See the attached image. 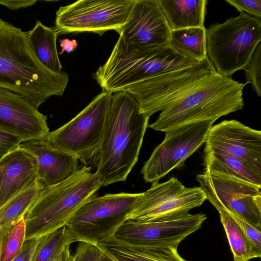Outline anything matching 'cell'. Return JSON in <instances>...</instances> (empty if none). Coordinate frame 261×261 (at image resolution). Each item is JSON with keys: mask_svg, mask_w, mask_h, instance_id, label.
Returning a JSON list of instances; mask_svg holds the SVG:
<instances>
[{"mask_svg": "<svg viewBox=\"0 0 261 261\" xmlns=\"http://www.w3.org/2000/svg\"><path fill=\"white\" fill-rule=\"evenodd\" d=\"M45 139L25 141L19 145L36 158L38 178L44 187L67 179L79 170L75 155L50 146Z\"/></svg>", "mask_w": 261, "mask_h": 261, "instance_id": "e0dca14e", "label": "cell"}, {"mask_svg": "<svg viewBox=\"0 0 261 261\" xmlns=\"http://www.w3.org/2000/svg\"><path fill=\"white\" fill-rule=\"evenodd\" d=\"M112 94L102 90L70 121L49 132L46 143L72 153L85 166L95 165Z\"/></svg>", "mask_w": 261, "mask_h": 261, "instance_id": "52a82bcc", "label": "cell"}, {"mask_svg": "<svg viewBox=\"0 0 261 261\" xmlns=\"http://www.w3.org/2000/svg\"><path fill=\"white\" fill-rule=\"evenodd\" d=\"M91 167L84 166L72 176L43 188L25 214V240L39 238L65 226L101 187Z\"/></svg>", "mask_w": 261, "mask_h": 261, "instance_id": "5b68a950", "label": "cell"}, {"mask_svg": "<svg viewBox=\"0 0 261 261\" xmlns=\"http://www.w3.org/2000/svg\"><path fill=\"white\" fill-rule=\"evenodd\" d=\"M206 54L221 75L244 70L261 41V19L243 12L206 31Z\"/></svg>", "mask_w": 261, "mask_h": 261, "instance_id": "8992f818", "label": "cell"}, {"mask_svg": "<svg viewBox=\"0 0 261 261\" xmlns=\"http://www.w3.org/2000/svg\"><path fill=\"white\" fill-rule=\"evenodd\" d=\"M171 31L204 27L206 0H157Z\"/></svg>", "mask_w": 261, "mask_h": 261, "instance_id": "ffe728a7", "label": "cell"}, {"mask_svg": "<svg viewBox=\"0 0 261 261\" xmlns=\"http://www.w3.org/2000/svg\"><path fill=\"white\" fill-rule=\"evenodd\" d=\"M39 181L35 156L20 146L0 160V207Z\"/></svg>", "mask_w": 261, "mask_h": 261, "instance_id": "ac0fdd59", "label": "cell"}, {"mask_svg": "<svg viewBox=\"0 0 261 261\" xmlns=\"http://www.w3.org/2000/svg\"><path fill=\"white\" fill-rule=\"evenodd\" d=\"M239 11L248 13L251 16L261 18V0H225Z\"/></svg>", "mask_w": 261, "mask_h": 261, "instance_id": "f546056e", "label": "cell"}, {"mask_svg": "<svg viewBox=\"0 0 261 261\" xmlns=\"http://www.w3.org/2000/svg\"><path fill=\"white\" fill-rule=\"evenodd\" d=\"M135 0H80L61 6L56 13L59 34L91 32L101 36L117 32L125 23Z\"/></svg>", "mask_w": 261, "mask_h": 261, "instance_id": "30bf717a", "label": "cell"}, {"mask_svg": "<svg viewBox=\"0 0 261 261\" xmlns=\"http://www.w3.org/2000/svg\"><path fill=\"white\" fill-rule=\"evenodd\" d=\"M206 219L204 214L189 213L167 220L147 222L126 220L114 236L137 245L178 246L186 237L199 229Z\"/></svg>", "mask_w": 261, "mask_h": 261, "instance_id": "4fadbf2b", "label": "cell"}, {"mask_svg": "<svg viewBox=\"0 0 261 261\" xmlns=\"http://www.w3.org/2000/svg\"><path fill=\"white\" fill-rule=\"evenodd\" d=\"M214 122H198L166 132L164 140L141 170L145 182L159 181L171 171L182 167L186 160L205 142Z\"/></svg>", "mask_w": 261, "mask_h": 261, "instance_id": "7c38bea8", "label": "cell"}, {"mask_svg": "<svg viewBox=\"0 0 261 261\" xmlns=\"http://www.w3.org/2000/svg\"><path fill=\"white\" fill-rule=\"evenodd\" d=\"M36 1H11L0 0V5L5 6L10 9H19L26 8L34 5Z\"/></svg>", "mask_w": 261, "mask_h": 261, "instance_id": "d6a6232c", "label": "cell"}, {"mask_svg": "<svg viewBox=\"0 0 261 261\" xmlns=\"http://www.w3.org/2000/svg\"><path fill=\"white\" fill-rule=\"evenodd\" d=\"M97 245L116 261H187L178 254L176 245H137L114 236Z\"/></svg>", "mask_w": 261, "mask_h": 261, "instance_id": "d6986e66", "label": "cell"}, {"mask_svg": "<svg viewBox=\"0 0 261 261\" xmlns=\"http://www.w3.org/2000/svg\"><path fill=\"white\" fill-rule=\"evenodd\" d=\"M205 171L229 175L261 186V174L241 160L217 153H204Z\"/></svg>", "mask_w": 261, "mask_h": 261, "instance_id": "603a6c76", "label": "cell"}, {"mask_svg": "<svg viewBox=\"0 0 261 261\" xmlns=\"http://www.w3.org/2000/svg\"><path fill=\"white\" fill-rule=\"evenodd\" d=\"M38 239L25 240L21 251L11 261H31Z\"/></svg>", "mask_w": 261, "mask_h": 261, "instance_id": "1f68e13d", "label": "cell"}, {"mask_svg": "<svg viewBox=\"0 0 261 261\" xmlns=\"http://www.w3.org/2000/svg\"><path fill=\"white\" fill-rule=\"evenodd\" d=\"M206 31L205 27L171 31L170 45L183 55L200 62L207 57Z\"/></svg>", "mask_w": 261, "mask_h": 261, "instance_id": "cb8c5ba5", "label": "cell"}, {"mask_svg": "<svg viewBox=\"0 0 261 261\" xmlns=\"http://www.w3.org/2000/svg\"><path fill=\"white\" fill-rule=\"evenodd\" d=\"M141 193L96 195L75 213L66 226L76 242L98 244L115 235Z\"/></svg>", "mask_w": 261, "mask_h": 261, "instance_id": "ba28073f", "label": "cell"}, {"mask_svg": "<svg viewBox=\"0 0 261 261\" xmlns=\"http://www.w3.org/2000/svg\"><path fill=\"white\" fill-rule=\"evenodd\" d=\"M246 84H251L257 95L261 96V43L258 44L248 63L244 68Z\"/></svg>", "mask_w": 261, "mask_h": 261, "instance_id": "83f0119b", "label": "cell"}, {"mask_svg": "<svg viewBox=\"0 0 261 261\" xmlns=\"http://www.w3.org/2000/svg\"><path fill=\"white\" fill-rule=\"evenodd\" d=\"M204 153H217L237 158L261 174V132L235 120L212 125Z\"/></svg>", "mask_w": 261, "mask_h": 261, "instance_id": "5bb4252c", "label": "cell"}, {"mask_svg": "<svg viewBox=\"0 0 261 261\" xmlns=\"http://www.w3.org/2000/svg\"><path fill=\"white\" fill-rule=\"evenodd\" d=\"M44 187L39 180L13 197L0 207V244L7 232L24 217Z\"/></svg>", "mask_w": 261, "mask_h": 261, "instance_id": "7402d4cb", "label": "cell"}, {"mask_svg": "<svg viewBox=\"0 0 261 261\" xmlns=\"http://www.w3.org/2000/svg\"><path fill=\"white\" fill-rule=\"evenodd\" d=\"M75 242L65 226L38 239L31 261H54L67 246Z\"/></svg>", "mask_w": 261, "mask_h": 261, "instance_id": "484cf974", "label": "cell"}, {"mask_svg": "<svg viewBox=\"0 0 261 261\" xmlns=\"http://www.w3.org/2000/svg\"><path fill=\"white\" fill-rule=\"evenodd\" d=\"M61 46L63 48V51L71 52L73 51L77 46L76 40H70L69 39H63L61 40Z\"/></svg>", "mask_w": 261, "mask_h": 261, "instance_id": "836d02e7", "label": "cell"}, {"mask_svg": "<svg viewBox=\"0 0 261 261\" xmlns=\"http://www.w3.org/2000/svg\"><path fill=\"white\" fill-rule=\"evenodd\" d=\"M22 142L20 138L0 129V160L8 153L18 147Z\"/></svg>", "mask_w": 261, "mask_h": 261, "instance_id": "4dcf8cb0", "label": "cell"}, {"mask_svg": "<svg viewBox=\"0 0 261 261\" xmlns=\"http://www.w3.org/2000/svg\"><path fill=\"white\" fill-rule=\"evenodd\" d=\"M0 129L23 141L45 139L49 133L46 115L22 95L1 87Z\"/></svg>", "mask_w": 261, "mask_h": 261, "instance_id": "2e32d148", "label": "cell"}, {"mask_svg": "<svg viewBox=\"0 0 261 261\" xmlns=\"http://www.w3.org/2000/svg\"><path fill=\"white\" fill-rule=\"evenodd\" d=\"M206 200L200 187H186L175 177L152 184L138 199L126 220L147 222L185 215Z\"/></svg>", "mask_w": 261, "mask_h": 261, "instance_id": "9c48e42d", "label": "cell"}, {"mask_svg": "<svg viewBox=\"0 0 261 261\" xmlns=\"http://www.w3.org/2000/svg\"><path fill=\"white\" fill-rule=\"evenodd\" d=\"M246 84L219 73L206 57L197 64L160 74L125 89L149 117L161 111L151 128L166 132L186 124L213 121L241 110Z\"/></svg>", "mask_w": 261, "mask_h": 261, "instance_id": "6da1fadb", "label": "cell"}, {"mask_svg": "<svg viewBox=\"0 0 261 261\" xmlns=\"http://www.w3.org/2000/svg\"><path fill=\"white\" fill-rule=\"evenodd\" d=\"M30 47L39 61L55 73L62 69L57 49V30L47 27L37 20L34 28L26 33Z\"/></svg>", "mask_w": 261, "mask_h": 261, "instance_id": "44dd1931", "label": "cell"}, {"mask_svg": "<svg viewBox=\"0 0 261 261\" xmlns=\"http://www.w3.org/2000/svg\"><path fill=\"white\" fill-rule=\"evenodd\" d=\"M117 32L125 43L136 48L170 45L171 30L157 0H135L126 21Z\"/></svg>", "mask_w": 261, "mask_h": 261, "instance_id": "9a60e30c", "label": "cell"}, {"mask_svg": "<svg viewBox=\"0 0 261 261\" xmlns=\"http://www.w3.org/2000/svg\"><path fill=\"white\" fill-rule=\"evenodd\" d=\"M149 119L132 93L112 94L95 165L101 187L126 180L138 161Z\"/></svg>", "mask_w": 261, "mask_h": 261, "instance_id": "7a4b0ae2", "label": "cell"}, {"mask_svg": "<svg viewBox=\"0 0 261 261\" xmlns=\"http://www.w3.org/2000/svg\"><path fill=\"white\" fill-rule=\"evenodd\" d=\"M196 179L218 212L238 215L261 229V186L207 171L197 175Z\"/></svg>", "mask_w": 261, "mask_h": 261, "instance_id": "8fae6325", "label": "cell"}, {"mask_svg": "<svg viewBox=\"0 0 261 261\" xmlns=\"http://www.w3.org/2000/svg\"><path fill=\"white\" fill-rule=\"evenodd\" d=\"M23 217L4 237L0 244V261H11L21 251L25 235Z\"/></svg>", "mask_w": 261, "mask_h": 261, "instance_id": "4316f807", "label": "cell"}, {"mask_svg": "<svg viewBox=\"0 0 261 261\" xmlns=\"http://www.w3.org/2000/svg\"><path fill=\"white\" fill-rule=\"evenodd\" d=\"M199 62L171 45L144 49L130 46L119 36L111 54L93 74L102 89L114 93L154 76L188 67Z\"/></svg>", "mask_w": 261, "mask_h": 261, "instance_id": "277c9868", "label": "cell"}, {"mask_svg": "<svg viewBox=\"0 0 261 261\" xmlns=\"http://www.w3.org/2000/svg\"><path fill=\"white\" fill-rule=\"evenodd\" d=\"M100 251L98 261H116L100 246Z\"/></svg>", "mask_w": 261, "mask_h": 261, "instance_id": "d590c367", "label": "cell"}, {"mask_svg": "<svg viewBox=\"0 0 261 261\" xmlns=\"http://www.w3.org/2000/svg\"><path fill=\"white\" fill-rule=\"evenodd\" d=\"M78 242L72 261H98L100 248L97 244Z\"/></svg>", "mask_w": 261, "mask_h": 261, "instance_id": "f1b7e54d", "label": "cell"}, {"mask_svg": "<svg viewBox=\"0 0 261 261\" xmlns=\"http://www.w3.org/2000/svg\"><path fill=\"white\" fill-rule=\"evenodd\" d=\"M69 81L37 59L27 33L0 18V87L20 94L37 108L52 96H62Z\"/></svg>", "mask_w": 261, "mask_h": 261, "instance_id": "3957f363", "label": "cell"}, {"mask_svg": "<svg viewBox=\"0 0 261 261\" xmlns=\"http://www.w3.org/2000/svg\"><path fill=\"white\" fill-rule=\"evenodd\" d=\"M70 246H67L54 261H72V255L70 253Z\"/></svg>", "mask_w": 261, "mask_h": 261, "instance_id": "e575fe53", "label": "cell"}, {"mask_svg": "<svg viewBox=\"0 0 261 261\" xmlns=\"http://www.w3.org/2000/svg\"><path fill=\"white\" fill-rule=\"evenodd\" d=\"M219 213L234 261H249L260 257L261 252L256 249L232 217L225 211H221Z\"/></svg>", "mask_w": 261, "mask_h": 261, "instance_id": "d4e9b609", "label": "cell"}]
</instances>
